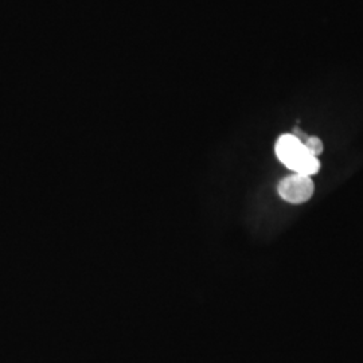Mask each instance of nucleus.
<instances>
[{
  "label": "nucleus",
  "mask_w": 363,
  "mask_h": 363,
  "mask_svg": "<svg viewBox=\"0 0 363 363\" xmlns=\"http://www.w3.org/2000/svg\"><path fill=\"white\" fill-rule=\"evenodd\" d=\"M276 155L284 166L296 174L311 177L320 169L318 157L310 154L304 143L292 133L279 138L276 143Z\"/></svg>",
  "instance_id": "f257e3e1"
},
{
  "label": "nucleus",
  "mask_w": 363,
  "mask_h": 363,
  "mask_svg": "<svg viewBox=\"0 0 363 363\" xmlns=\"http://www.w3.org/2000/svg\"><path fill=\"white\" fill-rule=\"evenodd\" d=\"M313 190H315V186L311 177L301 175V174H294L291 177H286V179L280 182L277 187L280 196L286 202L294 205L304 203L308 199H311Z\"/></svg>",
  "instance_id": "f03ea898"
},
{
  "label": "nucleus",
  "mask_w": 363,
  "mask_h": 363,
  "mask_svg": "<svg viewBox=\"0 0 363 363\" xmlns=\"http://www.w3.org/2000/svg\"><path fill=\"white\" fill-rule=\"evenodd\" d=\"M304 145L310 151V154L316 156V157L323 152V143H322V140L319 138H315V136L307 138L304 140Z\"/></svg>",
  "instance_id": "7ed1b4c3"
}]
</instances>
